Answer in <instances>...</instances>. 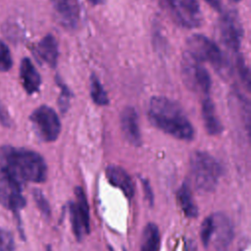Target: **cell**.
Returning a JSON list of instances; mask_svg holds the SVG:
<instances>
[{
    "label": "cell",
    "mask_w": 251,
    "mask_h": 251,
    "mask_svg": "<svg viewBox=\"0 0 251 251\" xmlns=\"http://www.w3.org/2000/svg\"><path fill=\"white\" fill-rule=\"evenodd\" d=\"M35 56L50 68H55L58 61V42L54 35H45L35 47Z\"/></svg>",
    "instance_id": "14"
},
{
    "label": "cell",
    "mask_w": 251,
    "mask_h": 251,
    "mask_svg": "<svg viewBox=\"0 0 251 251\" xmlns=\"http://www.w3.org/2000/svg\"><path fill=\"white\" fill-rule=\"evenodd\" d=\"M0 171L7 173L21 184L43 182L47 177V166L40 154L8 145L0 147Z\"/></svg>",
    "instance_id": "1"
},
{
    "label": "cell",
    "mask_w": 251,
    "mask_h": 251,
    "mask_svg": "<svg viewBox=\"0 0 251 251\" xmlns=\"http://www.w3.org/2000/svg\"><path fill=\"white\" fill-rule=\"evenodd\" d=\"M13 235L8 230H0V251H14Z\"/></svg>",
    "instance_id": "27"
},
{
    "label": "cell",
    "mask_w": 251,
    "mask_h": 251,
    "mask_svg": "<svg viewBox=\"0 0 251 251\" xmlns=\"http://www.w3.org/2000/svg\"><path fill=\"white\" fill-rule=\"evenodd\" d=\"M220 39L230 51L238 52L243 38V27L234 10L226 11L218 23Z\"/></svg>",
    "instance_id": "7"
},
{
    "label": "cell",
    "mask_w": 251,
    "mask_h": 251,
    "mask_svg": "<svg viewBox=\"0 0 251 251\" xmlns=\"http://www.w3.org/2000/svg\"><path fill=\"white\" fill-rule=\"evenodd\" d=\"M106 177L113 186L122 190L127 198L130 199L133 196V182L129 175L122 167L117 165L108 166L106 169Z\"/></svg>",
    "instance_id": "13"
},
{
    "label": "cell",
    "mask_w": 251,
    "mask_h": 251,
    "mask_svg": "<svg viewBox=\"0 0 251 251\" xmlns=\"http://www.w3.org/2000/svg\"><path fill=\"white\" fill-rule=\"evenodd\" d=\"M190 176L194 187L202 192H212L218 185L221 166L210 154L195 151L190 157Z\"/></svg>",
    "instance_id": "3"
},
{
    "label": "cell",
    "mask_w": 251,
    "mask_h": 251,
    "mask_svg": "<svg viewBox=\"0 0 251 251\" xmlns=\"http://www.w3.org/2000/svg\"><path fill=\"white\" fill-rule=\"evenodd\" d=\"M36 135L45 142L55 141L61 131V122L57 113L49 106L36 108L29 117Z\"/></svg>",
    "instance_id": "6"
},
{
    "label": "cell",
    "mask_w": 251,
    "mask_h": 251,
    "mask_svg": "<svg viewBox=\"0 0 251 251\" xmlns=\"http://www.w3.org/2000/svg\"><path fill=\"white\" fill-rule=\"evenodd\" d=\"M51 5L58 23L67 29L78 26L80 9L77 0H51Z\"/></svg>",
    "instance_id": "11"
},
{
    "label": "cell",
    "mask_w": 251,
    "mask_h": 251,
    "mask_svg": "<svg viewBox=\"0 0 251 251\" xmlns=\"http://www.w3.org/2000/svg\"><path fill=\"white\" fill-rule=\"evenodd\" d=\"M90 96L93 102L99 106H105L109 104L108 95L100 80L94 74H92L90 76Z\"/></svg>",
    "instance_id": "20"
},
{
    "label": "cell",
    "mask_w": 251,
    "mask_h": 251,
    "mask_svg": "<svg viewBox=\"0 0 251 251\" xmlns=\"http://www.w3.org/2000/svg\"><path fill=\"white\" fill-rule=\"evenodd\" d=\"M236 69L238 71L239 76H240L243 84L249 90V88H250V74H249V70L244 62V58L241 55L237 56Z\"/></svg>",
    "instance_id": "25"
},
{
    "label": "cell",
    "mask_w": 251,
    "mask_h": 251,
    "mask_svg": "<svg viewBox=\"0 0 251 251\" xmlns=\"http://www.w3.org/2000/svg\"><path fill=\"white\" fill-rule=\"evenodd\" d=\"M202 117L206 130L211 135H217L222 132L223 126L218 118L215 106L210 98H205L202 102Z\"/></svg>",
    "instance_id": "16"
},
{
    "label": "cell",
    "mask_w": 251,
    "mask_h": 251,
    "mask_svg": "<svg viewBox=\"0 0 251 251\" xmlns=\"http://www.w3.org/2000/svg\"><path fill=\"white\" fill-rule=\"evenodd\" d=\"M180 75L185 86L196 93L208 94L211 89V77L207 70L188 51L180 61Z\"/></svg>",
    "instance_id": "5"
},
{
    "label": "cell",
    "mask_w": 251,
    "mask_h": 251,
    "mask_svg": "<svg viewBox=\"0 0 251 251\" xmlns=\"http://www.w3.org/2000/svg\"><path fill=\"white\" fill-rule=\"evenodd\" d=\"M160 245V233L158 226L149 223L143 229L140 251H158Z\"/></svg>",
    "instance_id": "18"
},
{
    "label": "cell",
    "mask_w": 251,
    "mask_h": 251,
    "mask_svg": "<svg viewBox=\"0 0 251 251\" xmlns=\"http://www.w3.org/2000/svg\"><path fill=\"white\" fill-rule=\"evenodd\" d=\"M176 197L181 211L187 218H196L198 216L197 206L193 201L191 191L186 183H183L179 187Z\"/></svg>",
    "instance_id": "17"
},
{
    "label": "cell",
    "mask_w": 251,
    "mask_h": 251,
    "mask_svg": "<svg viewBox=\"0 0 251 251\" xmlns=\"http://www.w3.org/2000/svg\"><path fill=\"white\" fill-rule=\"evenodd\" d=\"M0 204L15 214L25 206L22 184L3 171H0Z\"/></svg>",
    "instance_id": "9"
},
{
    "label": "cell",
    "mask_w": 251,
    "mask_h": 251,
    "mask_svg": "<svg viewBox=\"0 0 251 251\" xmlns=\"http://www.w3.org/2000/svg\"><path fill=\"white\" fill-rule=\"evenodd\" d=\"M148 119L162 131L181 140H191L194 129L181 107L175 101L154 96L148 105Z\"/></svg>",
    "instance_id": "2"
},
{
    "label": "cell",
    "mask_w": 251,
    "mask_h": 251,
    "mask_svg": "<svg viewBox=\"0 0 251 251\" xmlns=\"http://www.w3.org/2000/svg\"><path fill=\"white\" fill-rule=\"evenodd\" d=\"M231 1H232V2H239L240 0H231Z\"/></svg>",
    "instance_id": "33"
},
{
    "label": "cell",
    "mask_w": 251,
    "mask_h": 251,
    "mask_svg": "<svg viewBox=\"0 0 251 251\" xmlns=\"http://www.w3.org/2000/svg\"><path fill=\"white\" fill-rule=\"evenodd\" d=\"M88 1L93 5H100V4H103L106 0H88Z\"/></svg>",
    "instance_id": "31"
},
{
    "label": "cell",
    "mask_w": 251,
    "mask_h": 251,
    "mask_svg": "<svg viewBox=\"0 0 251 251\" xmlns=\"http://www.w3.org/2000/svg\"><path fill=\"white\" fill-rule=\"evenodd\" d=\"M141 181H142V185H143V190H144L145 198H146L147 202H148L150 205H152L154 197H153V192H152L151 185H150V183H149V181H148L147 179L142 178Z\"/></svg>",
    "instance_id": "29"
},
{
    "label": "cell",
    "mask_w": 251,
    "mask_h": 251,
    "mask_svg": "<svg viewBox=\"0 0 251 251\" xmlns=\"http://www.w3.org/2000/svg\"><path fill=\"white\" fill-rule=\"evenodd\" d=\"M70 214H71V222H72V227H73L74 233L75 237L79 240L82 237L83 233H85V229L74 202L70 204Z\"/></svg>",
    "instance_id": "21"
},
{
    "label": "cell",
    "mask_w": 251,
    "mask_h": 251,
    "mask_svg": "<svg viewBox=\"0 0 251 251\" xmlns=\"http://www.w3.org/2000/svg\"><path fill=\"white\" fill-rule=\"evenodd\" d=\"M56 81H57V84L59 85V87L61 89L60 96H59V99H58V105H59V108H60L61 112L65 113V112H67V110L70 106V100H71L72 93H71L70 89L68 88V86L60 80L59 76H57Z\"/></svg>",
    "instance_id": "22"
},
{
    "label": "cell",
    "mask_w": 251,
    "mask_h": 251,
    "mask_svg": "<svg viewBox=\"0 0 251 251\" xmlns=\"http://www.w3.org/2000/svg\"><path fill=\"white\" fill-rule=\"evenodd\" d=\"M13 65L10 50L8 46L0 39V71L8 72Z\"/></svg>",
    "instance_id": "23"
},
{
    "label": "cell",
    "mask_w": 251,
    "mask_h": 251,
    "mask_svg": "<svg viewBox=\"0 0 251 251\" xmlns=\"http://www.w3.org/2000/svg\"><path fill=\"white\" fill-rule=\"evenodd\" d=\"M213 219V245L216 251H227L234 237V227L229 217L224 213L211 215Z\"/></svg>",
    "instance_id": "10"
},
{
    "label": "cell",
    "mask_w": 251,
    "mask_h": 251,
    "mask_svg": "<svg viewBox=\"0 0 251 251\" xmlns=\"http://www.w3.org/2000/svg\"><path fill=\"white\" fill-rule=\"evenodd\" d=\"M188 52L200 62H208L222 77H229L231 65L219 46L202 34H193L187 39Z\"/></svg>",
    "instance_id": "4"
},
{
    "label": "cell",
    "mask_w": 251,
    "mask_h": 251,
    "mask_svg": "<svg viewBox=\"0 0 251 251\" xmlns=\"http://www.w3.org/2000/svg\"><path fill=\"white\" fill-rule=\"evenodd\" d=\"M212 233H213V219H212V216H210L202 222L201 228H200V237L204 246H207L211 241Z\"/></svg>",
    "instance_id": "24"
},
{
    "label": "cell",
    "mask_w": 251,
    "mask_h": 251,
    "mask_svg": "<svg viewBox=\"0 0 251 251\" xmlns=\"http://www.w3.org/2000/svg\"><path fill=\"white\" fill-rule=\"evenodd\" d=\"M120 123L126 140L131 145L140 146L142 138L138 123V115L135 109L133 107H126L121 113Z\"/></svg>",
    "instance_id": "12"
},
{
    "label": "cell",
    "mask_w": 251,
    "mask_h": 251,
    "mask_svg": "<svg viewBox=\"0 0 251 251\" xmlns=\"http://www.w3.org/2000/svg\"><path fill=\"white\" fill-rule=\"evenodd\" d=\"M212 8H214L217 11H221L222 9V2L223 0H205Z\"/></svg>",
    "instance_id": "30"
},
{
    "label": "cell",
    "mask_w": 251,
    "mask_h": 251,
    "mask_svg": "<svg viewBox=\"0 0 251 251\" xmlns=\"http://www.w3.org/2000/svg\"><path fill=\"white\" fill-rule=\"evenodd\" d=\"M175 20L182 26L195 28L202 24V14L198 0H166Z\"/></svg>",
    "instance_id": "8"
},
{
    "label": "cell",
    "mask_w": 251,
    "mask_h": 251,
    "mask_svg": "<svg viewBox=\"0 0 251 251\" xmlns=\"http://www.w3.org/2000/svg\"><path fill=\"white\" fill-rule=\"evenodd\" d=\"M32 194H33V199H34V202L36 203L37 208L40 210V212L43 215H45L46 217H49L51 214L50 205L47 199L45 198V196L43 195V193L39 189H34Z\"/></svg>",
    "instance_id": "26"
},
{
    "label": "cell",
    "mask_w": 251,
    "mask_h": 251,
    "mask_svg": "<svg viewBox=\"0 0 251 251\" xmlns=\"http://www.w3.org/2000/svg\"><path fill=\"white\" fill-rule=\"evenodd\" d=\"M0 123L2 124V126H7V127L10 126L11 123H12L9 113L1 101H0Z\"/></svg>",
    "instance_id": "28"
},
{
    "label": "cell",
    "mask_w": 251,
    "mask_h": 251,
    "mask_svg": "<svg viewBox=\"0 0 251 251\" xmlns=\"http://www.w3.org/2000/svg\"><path fill=\"white\" fill-rule=\"evenodd\" d=\"M46 251H52L51 247H50V246H47V248H46Z\"/></svg>",
    "instance_id": "32"
},
{
    "label": "cell",
    "mask_w": 251,
    "mask_h": 251,
    "mask_svg": "<svg viewBox=\"0 0 251 251\" xmlns=\"http://www.w3.org/2000/svg\"><path fill=\"white\" fill-rule=\"evenodd\" d=\"M75 209L81 219V222L83 224L85 232H89V209L88 204L86 200V196L84 194L83 189L80 186H76L75 189Z\"/></svg>",
    "instance_id": "19"
},
{
    "label": "cell",
    "mask_w": 251,
    "mask_h": 251,
    "mask_svg": "<svg viewBox=\"0 0 251 251\" xmlns=\"http://www.w3.org/2000/svg\"><path fill=\"white\" fill-rule=\"evenodd\" d=\"M20 77L23 87L27 94L37 92L41 85V77L34 65L28 58H24L20 67Z\"/></svg>",
    "instance_id": "15"
}]
</instances>
